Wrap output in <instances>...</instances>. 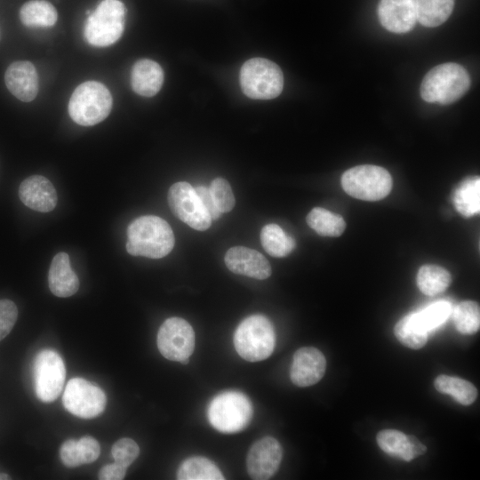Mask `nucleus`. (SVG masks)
<instances>
[{"label": "nucleus", "mask_w": 480, "mask_h": 480, "mask_svg": "<svg viewBox=\"0 0 480 480\" xmlns=\"http://www.w3.org/2000/svg\"><path fill=\"white\" fill-rule=\"evenodd\" d=\"M20 19L25 26L29 28H47L56 23L58 12L48 1L31 0L21 6Z\"/></svg>", "instance_id": "21"}, {"label": "nucleus", "mask_w": 480, "mask_h": 480, "mask_svg": "<svg viewBox=\"0 0 480 480\" xmlns=\"http://www.w3.org/2000/svg\"><path fill=\"white\" fill-rule=\"evenodd\" d=\"M126 474V468L114 462L100 468L98 478L100 480H121Z\"/></svg>", "instance_id": "39"}, {"label": "nucleus", "mask_w": 480, "mask_h": 480, "mask_svg": "<svg viewBox=\"0 0 480 480\" xmlns=\"http://www.w3.org/2000/svg\"><path fill=\"white\" fill-rule=\"evenodd\" d=\"M106 402L104 391L82 378L71 379L62 396L64 407L82 419H92L101 414Z\"/></svg>", "instance_id": "10"}, {"label": "nucleus", "mask_w": 480, "mask_h": 480, "mask_svg": "<svg viewBox=\"0 0 480 480\" xmlns=\"http://www.w3.org/2000/svg\"><path fill=\"white\" fill-rule=\"evenodd\" d=\"M260 242L264 250L276 258L287 256L296 246L295 240L276 224H268L262 228Z\"/></svg>", "instance_id": "28"}, {"label": "nucleus", "mask_w": 480, "mask_h": 480, "mask_svg": "<svg viewBox=\"0 0 480 480\" xmlns=\"http://www.w3.org/2000/svg\"><path fill=\"white\" fill-rule=\"evenodd\" d=\"M111 454L116 463L127 468L139 456L140 448L134 440L121 438L113 444Z\"/></svg>", "instance_id": "34"}, {"label": "nucleus", "mask_w": 480, "mask_h": 480, "mask_svg": "<svg viewBox=\"0 0 480 480\" xmlns=\"http://www.w3.org/2000/svg\"><path fill=\"white\" fill-rule=\"evenodd\" d=\"M456 329L462 334H473L480 327V308L477 302L465 300L459 303L452 311Z\"/></svg>", "instance_id": "31"}, {"label": "nucleus", "mask_w": 480, "mask_h": 480, "mask_svg": "<svg viewBox=\"0 0 480 480\" xmlns=\"http://www.w3.org/2000/svg\"><path fill=\"white\" fill-rule=\"evenodd\" d=\"M306 221L323 236H340L346 228V222L340 215L321 207L313 208L307 215Z\"/></svg>", "instance_id": "26"}, {"label": "nucleus", "mask_w": 480, "mask_h": 480, "mask_svg": "<svg viewBox=\"0 0 480 480\" xmlns=\"http://www.w3.org/2000/svg\"><path fill=\"white\" fill-rule=\"evenodd\" d=\"M125 16L126 8L120 0H102L86 20V41L97 47L113 44L123 35Z\"/></svg>", "instance_id": "5"}, {"label": "nucleus", "mask_w": 480, "mask_h": 480, "mask_svg": "<svg viewBox=\"0 0 480 480\" xmlns=\"http://www.w3.org/2000/svg\"><path fill=\"white\" fill-rule=\"evenodd\" d=\"M60 457L68 468H76L83 464L80 449L76 440L65 441L60 448Z\"/></svg>", "instance_id": "36"}, {"label": "nucleus", "mask_w": 480, "mask_h": 480, "mask_svg": "<svg viewBox=\"0 0 480 480\" xmlns=\"http://www.w3.org/2000/svg\"><path fill=\"white\" fill-rule=\"evenodd\" d=\"M325 369L326 360L320 350L312 347L301 348L293 355L290 378L296 386L308 387L323 378Z\"/></svg>", "instance_id": "14"}, {"label": "nucleus", "mask_w": 480, "mask_h": 480, "mask_svg": "<svg viewBox=\"0 0 480 480\" xmlns=\"http://www.w3.org/2000/svg\"><path fill=\"white\" fill-rule=\"evenodd\" d=\"M276 336L272 324L262 315L244 319L234 334V346L246 361L258 362L268 358L275 348Z\"/></svg>", "instance_id": "4"}, {"label": "nucleus", "mask_w": 480, "mask_h": 480, "mask_svg": "<svg viewBox=\"0 0 480 480\" xmlns=\"http://www.w3.org/2000/svg\"><path fill=\"white\" fill-rule=\"evenodd\" d=\"M5 84L12 94L24 102L33 100L38 92V75L28 60L12 63L4 74Z\"/></svg>", "instance_id": "18"}, {"label": "nucleus", "mask_w": 480, "mask_h": 480, "mask_svg": "<svg viewBox=\"0 0 480 480\" xmlns=\"http://www.w3.org/2000/svg\"><path fill=\"white\" fill-rule=\"evenodd\" d=\"M394 332L403 345L413 349L424 347L428 340V332L420 324L416 312L400 319L395 325Z\"/></svg>", "instance_id": "25"}, {"label": "nucleus", "mask_w": 480, "mask_h": 480, "mask_svg": "<svg viewBox=\"0 0 480 480\" xmlns=\"http://www.w3.org/2000/svg\"><path fill=\"white\" fill-rule=\"evenodd\" d=\"M212 199L221 213L230 212L235 206V196L228 180L214 179L210 185Z\"/></svg>", "instance_id": "33"}, {"label": "nucleus", "mask_w": 480, "mask_h": 480, "mask_svg": "<svg viewBox=\"0 0 480 480\" xmlns=\"http://www.w3.org/2000/svg\"><path fill=\"white\" fill-rule=\"evenodd\" d=\"M35 389L44 403L56 400L62 391L66 368L60 356L52 349L40 351L33 365Z\"/></svg>", "instance_id": "9"}, {"label": "nucleus", "mask_w": 480, "mask_h": 480, "mask_svg": "<svg viewBox=\"0 0 480 480\" xmlns=\"http://www.w3.org/2000/svg\"><path fill=\"white\" fill-rule=\"evenodd\" d=\"M174 243L172 228L158 216H140L127 228L125 247L132 256L160 259L171 252Z\"/></svg>", "instance_id": "1"}, {"label": "nucleus", "mask_w": 480, "mask_h": 480, "mask_svg": "<svg viewBox=\"0 0 480 480\" xmlns=\"http://www.w3.org/2000/svg\"><path fill=\"white\" fill-rule=\"evenodd\" d=\"M452 282V276L445 268L433 264L420 268L417 274V285L421 292L434 296L444 292Z\"/></svg>", "instance_id": "27"}, {"label": "nucleus", "mask_w": 480, "mask_h": 480, "mask_svg": "<svg viewBox=\"0 0 480 480\" xmlns=\"http://www.w3.org/2000/svg\"><path fill=\"white\" fill-rule=\"evenodd\" d=\"M243 92L254 100H271L283 91L284 76L275 62L264 58H252L240 70Z\"/></svg>", "instance_id": "6"}, {"label": "nucleus", "mask_w": 480, "mask_h": 480, "mask_svg": "<svg viewBox=\"0 0 480 480\" xmlns=\"http://www.w3.org/2000/svg\"><path fill=\"white\" fill-rule=\"evenodd\" d=\"M19 197L27 207L40 212L52 211L58 200L53 185L42 175L25 179L20 185Z\"/></svg>", "instance_id": "17"}, {"label": "nucleus", "mask_w": 480, "mask_h": 480, "mask_svg": "<svg viewBox=\"0 0 480 480\" xmlns=\"http://www.w3.org/2000/svg\"><path fill=\"white\" fill-rule=\"evenodd\" d=\"M416 313L420 324L428 332L444 323L452 313V307L447 301H437Z\"/></svg>", "instance_id": "32"}, {"label": "nucleus", "mask_w": 480, "mask_h": 480, "mask_svg": "<svg viewBox=\"0 0 480 480\" xmlns=\"http://www.w3.org/2000/svg\"><path fill=\"white\" fill-rule=\"evenodd\" d=\"M167 200L172 213L192 228L204 231L210 228L212 219L189 183L180 181L172 184Z\"/></svg>", "instance_id": "12"}, {"label": "nucleus", "mask_w": 480, "mask_h": 480, "mask_svg": "<svg viewBox=\"0 0 480 480\" xmlns=\"http://www.w3.org/2000/svg\"><path fill=\"white\" fill-rule=\"evenodd\" d=\"M436 389L442 394L451 395L458 403L469 405L477 396L476 387L469 381L448 375H439L434 382Z\"/></svg>", "instance_id": "29"}, {"label": "nucleus", "mask_w": 480, "mask_h": 480, "mask_svg": "<svg viewBox=\"0 0 480 480\" xmlns=\"http://www.w3.org/2000/svg\"><path fill=\"white\" fill-rule=\"evenodd\" d=\"M157 348L164 357L182 362L189 359L195 348V332L183 318L170 317L160 326Z\"/></svg>", "instance_id": "11"}, {"label": "nucleus", "mask_w": 480, "mask_h": 480, "mask_svg": "<svg viewBox=\"0 0 480 480\" xmlns=\"http://www.w3.org/2000/svg\"><path fill=\"white\" fill-rule=\"evenodd\" d=\"M77 443L80 449L83 464L92 463L98 459L100 448L96 439L86 436L80 438Z\"/></svg>", "instance_id": "37"}, {"label": "nucleus", "mask_w": 480, "mask_h": 480, "mask_svg": "<svg viewBox=\"0 0 480 480\" xmlns=\"http://www.w3.org/2000/svg\"><path fill=\"white\" fill-rule=\"evenodd\" d=\"M283 457L279 442L264 436L250 448L246 457L247 472L255 480L269 479L277 471Z\"/></svg>", "instance_id": "13"}, {"label": "nucleus", "mask_w": 480, "mask_h": 480, "mask_svg": "<svg viewBox=\"0 0 480 480\" xmlns=\"http://www.w3.org/2000/svg\"><path fill=\"white\" fill-rule=\"evenodd\" d=\"M225 264L233 273L263 280L271 275V266L264 255L256 250L235 246L225 254Z\"/></svg>", "instance_id": "15"}, {"label": "nucleus", "mask_w": 480, "mask_h": 480, "mask_svg": "<svg viewBox=\"0 0 480 480\" xmlns=\"http://www.w3.org/2000/svg\"><path fill=\"white\" fill-rule=\"evenodd\" d=\"M470 77L460 65L448 62L431 68L420 85L421 98L429 103L451 104L469 89Z\"/></svg>", "instance_id": "2"}, {"label": "nucleus", "mask_w": 480, "mask_h": 480, "mask_svg": "<svg viewBox=\"0 0 480 480\" xmlns=\"http://www.w3.org/2000/svg\"><path fill=\"white\" fill-rule=\"evenodd\" d=\"M48 284L57 297L67 298L77 292L79 280L66 252H59L53 257L48 272Z\"/></svg>", "instance_id": "19"}, {"label": "nucleus", "mask_w": 480, "mask_h": 480, "mask_svg": "<svg viewBox=\"0 0 480 480\" xmlns=\"http://www.w3.org/2000/svg\"><path fill=\"white\" fill-rule=\"evenodd\" d=\"M378 16L381 25L393 33H406L416 22L415 0H380Z\"/></svg>", "instance_id": "16"}, {"label": "nucleus", "mask_w": 480, "mask_h": 480, "mask_svg": "<svg viewBox=\"0 0 480 480\" xmlns=\"http://www.w3.org/2000/svg\"><path fill=\"white\" fill-rule=\"evenodd\" d=\"M196 195L198 196L203 206L209 214L212 220H217L221 216V212L217 208L210 189L204 186H198L194 188Z\"/></svg>", "instance_id": "38"}, {"label": "nucleus", "mask_w": 480, "mask_h": 480, "mask_svg": "<svg viewBox=\"0 0 480 480\" xmlns=\"http://www.w3.org/2000/svg\"><path fill=\"white\" fill-rule=\"evenodd\" d=\"M18 317V308L10 300H0V340L5 338L14 326Z\"/></svg>", "instance_id": "35"}, {"label": "nucleus", "mask_w": 480, "mask_h": 480, "mask_svg": "<svg viewBox=\"0 0 480 480\" xmlns=\"http://www.w3.org/2000/svg\"><path fill=\"white\" fill-rule=\"evenodd\" d=\"M408 442L410 444L412 454L414 458L424 454L427 451V447L422 444L417 437L412 435H407Z\"/></svg>", "instance_id": "40"}, {"label": "nucleus", "mask_w": 480, "mask_h": 480, "mask_svg": "<svg viewBox=\"0 0 480 480\" xmlns=\"http://www.w3.org/2000/svg\"><path fill=\"white\" fill-rule=\"evenodd\" d=\"M457 212L468 218L480 212V179L471 177L465 180L456 188L452 197Z\"/></svg>", "instance_id": "22"}, {"label": "nucleus", "mask_w": 480, "mask_h": 480, "mask_svg": "<svg viewBox=\"0 0 480 480\" xmlns=\"http://www.w3.org/2000/svg\"><path fill=\"white\" fill-rule=\"evenodd\" d=\"M380 448L390 456L405 461L414 459L407 435L396 429H383L377 434Z\"/></svg>", "instance_id": "30"}, {"label": "nucleus", "mask_w": 480, "mask_h": 480, "mask_svg": "<svg viewBox=\"0 0 480 480\" xmlns=\"http://www.w3.org/2000/svg\"><path fill=\"white\" fill-rule=\"evenodd\" d=\"M111 108L112 96L106 85L97 81H86L73 92L68 114L77 124L92 126L103 121Z\"/></svg>", "instance_id": "3"}, {"label": "nucleus", "mask_w": 480, "mask_h": 480, "mask_svg": "<svg viewBox=\"0 0 480 480\" xmlns=\"http://www.w3.org/2000/svg\"><path fill=\"white\" fill-rule=\"evenodd\" d=\"M341 186L352 197L364 201H379L390 193L393 180L386 169L364 164L347 170L341 176Z\"/></svg>", "instance_id": "8"}, {"label": "nucleus", "mask_w": 480, "mask_h": 480, "mask_svg": "<svg viewBox=\"0 0 480 480\" xmlns=\"http://www.w3.org/2000/svg\"><path fill=\"white\" fill-rule=\"evenodd\" d=\"M211 425L221 433H236L244 429L252 417L249 398L238 391H226L216 396L207 411Z\"/></svg>", "instance_id": "7"}, {"label": "nucleus", "mask_w": 480, "mask_h": 480, "mask_svg": "<svg viewBox=\"0 0 480 480\" xmlns=\"http://www.w3.org/2000/svg\"><path fill=\"white\" fill-rule=\"evenodd\" d=\"M164 83V71L161 66L148 59L134 63L131 72V85L139 95L151 97L156 94Z\"/></svg>", "instance_id": "20"}, {"label": "nucleus", "mask_w": 480, "mask_h": 480, "mask_svg": "<svg viewBox=\"0 0 480 480\" xmlns=\"http://www.w3.org/2000/svg\"><path fill=\"white\" fill-rule=\"evenodd\" d=\"M179 480H223L220 468L210 460L194 456L185 460L177 471Z\"/></svg>", "instance_id": "24"}, {"label": "nucleus", "mask_w": 480, "mask_h": 480, "mask_svg": "<svg viewBox=\"0 0 480 480\" xmlns=\"http://www.w3.org/2000/svg\"><path fill=\"white\" fill-rule=\"evenodd\" d=\"M417 21L422 26L434 28L450 17L454 0H415Z\"/></svg>", "instance_id": "23"}]
</instances>
